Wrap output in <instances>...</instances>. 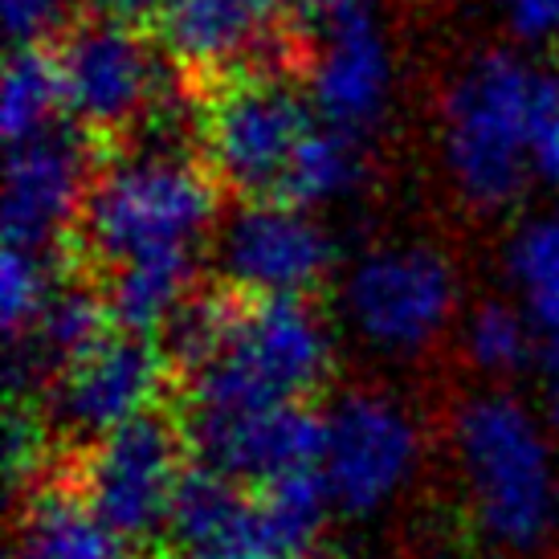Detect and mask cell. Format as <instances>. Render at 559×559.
Masks as SVG:
<instances>
[{"mask_svg": "<svg viewBox=\"0 0 559 559\" xmlns=\"http://www.w3.org/2000/svg\"><path fill=\"white\" fill-rule=\"evenodd\" d=\"M511 274L531 319L544 326V335H559V209L531 221L519 234L511 249Z\"/></svg>", "mask_w": 559, "mask_h": 559, "instance_id": "cell-19", "label": "cell"}, {"mask_svg": "<svg viewBox=\"0 0 559 559\" xmlns=\"http://www.w3.org/2000/svg\"><path fill=\"white\" fill-rule=\"evenodd\" d=\"M94 16H107L131 29H156L159 13L168 9V0H86Z\"/></svg>", "mask_w": 559, "mask_h": 559, "instance_id": "cell-25", "label": "cell"}, {"mask_svg": "<svg viewBox=\"0 0 559 559\" xmlns=\"http://www.w3.org/2000/svg\"><path fill=\"white\" fill-rule=\"evenodd\" d=\"M192 98L197 159L221 197L241 204H278L298 147L314 127V110L290 74H234L185 86Z\"/></svg>", "mask_w": 559, "mask_h": 559, "instance_id": "cell-4", "label": "cell"}, {"mask_svg": "<svg viewBox=\"0 0 559 559\" xmlns=\"http://www.w3.org/2000/svg\"><path fill=\"white\" fill-rule=\"evenodd\" d=\"M74 0H4V21H9V37L16 46H46V37H62L74 21H70Z\"/></svg>", "mask_w": 559, "mask_h": 559, "instance_id": "cell-22", "label": "cell"}, {"mask_svg": "<svg viewBox=\"0 0 559 559\" xmlns=\"http://www.w3.org/2000/svg\"><path fill=\"white\" fill-rule=\"evenodd\" d=\"M171 396V368L152 335H131L115 326L94 352L74 359L46 392V417L74 445H91L127 420L152 413Z\"/></svg>", "mask_w": 559, "mask_h": 559, "instance_id": "cell-8", "label": "cell"}, {"mask_svg": "<svg viewBox=\"0 0 559 559\" xmlns=\"http://www.w3.org/2000/svg\"><path fill=\"white\" fill-rule=\"evenodd\" d=\"M192 466L185 425L171 404L127 420L91 445L66 450V474L110 531L156 547L168 531L176 486Z\"/></svg>", "mask_w": 559, "mask_h": 559, "instance_id": "cell-5", "label": "cell"}, {"mask_svg": "<svg viewBox=\"0 0 559 559\" xmlns=\"http://www.w3.org/2000/svg\"><path fill=\"white\" fill-rule=\"evenodd\" d=\"M225 282L258 295H302L323 282L331 246L302 209L290 204H241L221 241Z\"/></svg>", "mask_w": 559, "mask_h": 559, "instance_id": "cell-14", "label": "cell"}, {"mask_svg": "<svg viewBox=\"0 0 559 559\" xmlns=\"http://www.w3.org/2000/svg\"><path fill=\"white\" fill-rule=\"evenodd\" d=\"M389 41L372 0H335L302 33V79L323 123L359 135L376 123L389 98Z\"/></svg>", "mask_w": 559, "mask_h": 559, "instance_id": "cell-9", "label": "cell"}, {"mask_svg": "<svg viewBox=\"0 0 559 559\" xmlns=\"http://www.w3.org/2000/svg\"><path fill=\"white\" fill-rule=\"evenodd\" d=\"M457 282L433 249L404 246L372 253L352 274L347 307L356 326L384 352H420L450 323Z\"/></svg>", "mask_w": 559, "mask_h": 559, "instance_id": "cell-11", "label": "cell"}, {"mask_svg": "<svg viewBox=\"0 0 559 559\" xmlns=\"http://www.w3.org/2000/svg\"><path fill=\"white\" fill-rule=\"evenodd\" d=\"M98 164L103 152L70 119L37 140L9 147L4 241L58 253L79 225Z\"/></svg>", "mask_w": 559, "mask_h": 559, "instance_id": "cell-10", "label": "cell"}, {"mask_svg": "<svg viewBox=\"0 0 559 559\" xmlns=\"http://www.w3.org/2000/svg\"><path fill=\"white\" fill-rule=\"evenodd\" d=\"M535 168L544 171V180H551L559 188V110L535 135Z\"/></svg>", "mask_w": 559, "mask_h": 559, "instance_id": "cell-27", "label": "cell"}, {"mask_svg": "<svg viewBox=\"0 0 559 559\" xmlns=\"http://www.w3.org/2000/svg\"><path fill=\"white\" fill-rule=\"evenodd\" d=\"M502 9L523 41H544L559 33V0H502Z\"/></svg>", "mask_w": 559, "mask_h": 559, "instance_id": "cell-23", "label": "cell"}, {"mask_svg": "<svg viewBox=\"0 0 559 559\" xmlns=\"http://www.w3.org/2000/svg\"><path fill=\"white\" fill-rule=\"evenodd\" d=\"M229 286L217 352L204 368L171 384L180 417H229L274 404H311L331 376V343L302 295H258Z\"/></svg>", "mask_w": 559, "mask_h": 559, "instance_id": "cell-1", "label": "cell"}, {"mask_svg": "<svg viewBox=\"0 0 559 559\" xmlns=\"http://www.w3.org/2000/svg\"><path fill=\"white\" fill-rule=\"evenodd\" d=\"M221 188L197 156H107L94 171L82 217L62 253L103 282L110 270L164 253L197 249V237L217 217Z\"/></svg>", "mask_w": 559, "mask_h": 559, "instance_id": "cell-2", "label": "cell"}, {"mask_svg": "<svg viewBox=\"0 0 559 559\" xmlns=\"http://www.w3.org/2000/svg\"><path fill=\"white\" fill-rule=\"evenodd\" d=\"M16 559H131L127 539L86 507L66 474V450L46 481L21 498Z\"/></svg>", "mask_w": 559, "mask_h": 559, "instance_id": "cell-15", "label": "cell"}, {"mask_svg": "<svg viewBox=\"0 0 559 559\" xmlns=\"http://www.w3.org/2000/svg\"><path fill=\"white\" fill-rule=\"evenodd\" d=\"M180 425L192 462L217 469L249 490L295 469L323 466L326 417L314 404H274L229 417H180Z\"/></svg>", "mask_w": 559, "mask_h": 559, "instance_id": "cell-13", "label": "cell"}, {"mask_svg": "<svg viewBox=\"0 0 559 559\" xmlns=\"http://www.w3.org/2000/svg\"><path fill=\"white\" fill-rule=\"evenodd\" d=\"M331 4H335V0H258V9H262L278 29L295 33V37H302V33L311 29Z\"/></svg>", "mask_w": 559, "mask_h": 559, "instance_id": "cell-24", "label": "cell"}, {"mask_svg": "<svg viewBox=\"0 0 559 559\" xmlns=\"http://www.w3.org/2000/svg\"><path fill=\"white\" fill-rule=\"evenodd\" d=\"M559 110V74L511 49H490L457 74L445 98V164L462 197L502 209L527 185L535 135Z\"/></svg>", "mask_w": 559, "mask_h": 559, "instance_id": "cell-3", "label": "cell"}, {"mask_svg": "<svg viewBox=\"0 0 559 559\" xmlns=\"http://www.w3.org/2000/svg\"><path fill=\"white\" fill-rule=\"evenodd\" d=\"M417 429L404 408L380 392H347L326 413L323 474L343 511H376L408 478Z\"/></svg>", "mask_w": 559, "mask_h": 559, "instance_id": "cell-12", "label": "cell"}, {"mask_svg": "<svg viewBox=\"0 0 559 559\" xmlns=\"http://www.w3.org/2000/svg\"><path fill=\"white\" fill-rule=\"evenodd\" d=\"M535 368H539L547 420H551V429L559 433V335H544L539 352H535Z\"/></svg>", "mask_w": 559, "mask_h": 559, "instance_id": "cell-26", "label": "cell"}, {"mask_svg": "<svg viewBox=\"0 0 559 559\" xmlns=\"http://www.w3.org/2000/svg\"><path fill=\"white\" fill-rule=\"evenodd\" d=\"M58 278V253H41V249L9 246L4 241V262H0V319H4V335L16 340L25 326L37 319L46 307L49 290Z\"/></svg>", "mask_w": 559, "mask_h": 559, "instance_id": "cell-21", "label": "cell"}, {"mask_svg": "<svg viewBox=\"0 0 559 559\" xmlns=\"http://www.w3.org/2000/svg\"><path fill=\"white\" fill-rule=\"evenodd\" d=\"M457 445L486 535L511 551H531L551 523V462L539 425L519 401L486 392L462 408Z\"/></svg>", "mask_w": 559, "mask_h": 559, "instance_id": "cell-6", "label": "cell"}, {"mask_svg": "<svg viewBox=\"0 0 559 559\" xmlns=\"http://www.w3.org/2000/svg\"><path fill=\"white\" fill-rule=\"evenodd\" d=\"M98 286L107 290L115 323L131 335L156 340L164 323L180 311V302L197 290V249H164V253L135 258L110 270Z\"/></svg>", "mask_w": 559, "mask_h": 559, "instance_id": "cell-16", "label": "cell"}, {"mask_svg": "<svg viewBox=\"0 0 559 559\" xmlns=\"http://www.w3.org/2000/svg\"><path fill=\"white\" fill-rule=\"evenodd\" d=\"M62 66L66 119L107 156H119L164 115V74L143 29L82 16L49 41Z\"/></svg>", "mask_w": 559, "mask_h": 559, "instance_id": "cell-7", "label": "cell"}, {"mask_svg": "<svg viewBox=\"0 0 559 559\" xmlns=\"http://www.w3.org/2000/svg\"><path fill=\"white\" fill-rule=\"evenodd\" d=\"M466 352L474 359V368L490 380H507V376L523 372L539 343H531V331L523 323V314L507 307V302H481L466 331Z\"/></svg>", "mask_w": 559, "mask_h": 559, "instance_id": "cell-20", "label": "cell"}, {"mask_svg": "<svg viewBox=\"0 0 559 559\" xmlns=\"http://www.w3.org/2000/svg\"><path fill=\"white\" fill-rule=\"evenodd\" d=\"M66 123V86L53 46H16L4 66V110L0 127L9 147Z\"/></svg>", "mask_w": 559, "mask_h": 559, "instance_id": "cell-17", "label": "cell"}, {"mask_svg": "<svg viewBox=\"0 0 559 559\" xmlns=\"http://www.w3.org/2000/svg\"><path fill=\"white\" fill-rule=\"evenodd\" d=\"M359 168H364V156H359V135L352 131H340L331 123H319L307 135V143L298 147L295 168L282 185L278 204H290V209H311V204L335 201L347 188H356Z\"/></svg>", "mask_w": 559, "mask_h": 559, "instance_id": "cell-18", "label": "cell"}]
</instances>
